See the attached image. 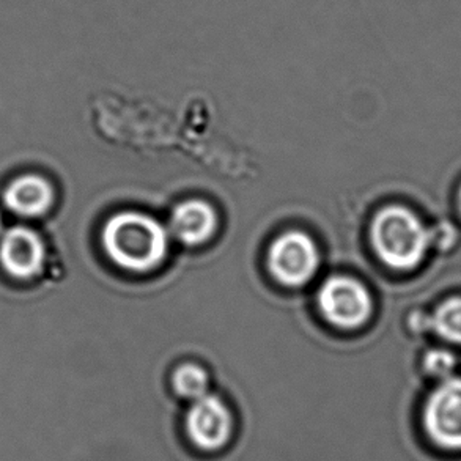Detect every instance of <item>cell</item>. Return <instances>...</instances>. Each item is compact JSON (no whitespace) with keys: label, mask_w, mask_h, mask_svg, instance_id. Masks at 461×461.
<instances>
[{"label":"cell","mask_w":461,"mask_h":461,"mask_svg":"<svg viewBox=\"0 0 461 461\" xmlns=\"http://www.w3.org/2000/svg\"><path fill=\"white\" fill-rule=\"evenodd\" d=\"M318 263L317 246L303 231H288L271 244L269 271L287 287H301L311 281L317 273Z\"/></svg>","instance_id":"6"},{"label":"cell","mask_w":461,"mask_h":461,"mask_svg":"<svg viewBox=\"0 0 461 461\" xmlns=\"http://www.w3.org/2000/svg\"><path fill=\"white\" fill-rule=\"evenodd\" d=\"M425 435L438 449L461 452V376H450L429 395L422 412Z\"/></svg>","instance_id":"3"},{"label":"cell","mask_w":461,"mask_h":461,"mask_svg":"<svg viewBox=\"0 0 461 461\" xmlns=\"http://www.w3.org/2000/svg\"><path fill=\"white\" fill-rule=\"evenodd\" d=\"M376 256L389 268L411 271L424 262L431 248V230L416 212L391 205L376 212L370 229Z\"/></svg>","instance_id":"2"},{"label":"cell","mask_w":461,"mask_h":461,"mask_svg":"<svg viewBox=\"0 0 461 461\" xmlns=\"http://www.w3.org/2000/svg\"><path fill=\"white\" fill-rule=\"evenodd\" d=\"M218 216L212 205L202 200H186L175 208L170 218V231L187 246H199L214 235Z\"/></svg>","instance_id":"9"},{"label":"cell","mask_w":461,"mask_h":461,"mask_svg":"<svg viewBox=\"0 0 461 461\" xmlns=\"http://www.w3.org/2000/svg\"><path fill=\"white\" fill-rule=\"evenodd\" d=\"M103 244L107 256L117 267L145 273L164 262L167 256L168 235L151 216L123 212L107 221Z\"/></svg>","instance_id":"1"},{"label":"cell","mask_w":461,"mask_h":461,"mask_svg":"<svg viewBox=\"0 0 461 461\" xmlns=\"http://www.w3.org/2000/svg\"><path fill=\"white\" fill-rule=\"evenodd\" d=\"M430 328L446 342L461 345V296H452L438 306Z\"/></svg>","instance_id":"10"},{"label":"cell","mask_w":461,"mask_h":461,"mask_svg":"<svg viewBox=\"0 0 461 461\" xmlns=\"http://www.w3.org/2000/svg\"><path fill=\"white\" fill-rule=\"evenodd\" d=\"M456 229L450 224H441L437 230L431 231V244L438 248L447 249L452 244L456 243Z\"/></svg>","instance_id":"13"},{"label":"cell","mask_w":461,"mask_h":461,"mask_svg":"<svg viewBox=\"0 0 461 461\" xmlns=\"http://www.w3.org/2000/svg\"><path fill=\"white\" fill-rule=\"evenodd\" d=\"M172 384L180 397L194 402L208 393V375L195 364H185L176 368Z\"/></svg>","instance_id":"11"},{"label":"cell","mask_w":461,"mask_h":461,"mask_svg":"<svg viewBox=\"0 0 461 461\" xmlns=\"http://www.w3.org/2000/svg\"><path fill=\"white\" fill-rule=\"evenodd\" d=\"M2 233H4V224H2V218H0V237H2Z\"/></svg>","instance_id":"15"},{"label":"cell","mask_w":461,"mask_h":461,"mask_svg":"<svg viewBox=\"0 0 461 461\" xmlns=\"http://www.w3.org/2000/svg\"><path fill=\"white\" fill-rule=\"evenodd\" d=\"M46 249L37 231L24 225L13 227L0 237V265L8 276L29 281L41 273Z\"/></svg>","instance_id":"7"},{"label":"cell","mask_w":461,"mask_h":461,"mask_svg":"<svg viewBox=\"0 0 461 461\" xmlns=\"http://www.w3.org/2000/svg\"><path fill=\"white\" fill-rule=\"evenodd\" d=\"M318 306L324 318L340 330H356L372 315V296L361 282L334 276L318 292Z\"/></svg>","instance_id":"5"},{"label":"cell","mask_w":461,"mask_h":461,"mask_svg":"<svg viewBox=\"0 0 461 461\" xmlns=\"http://www.w3.org/2000/svg\"><path fill=\"white\" fill-rule=\"evenodd\" d=\"M56 199L50 181L37 174L21 175L6 186L4 203L23 218H37L50 210Z\"/></svg>","instance_id":"8"},{"label":"cell","mask_w":461,"mask_h":461,"mask_svg":"<svg viewBox=\"0 0 461 461\" xmlns=\"http://www.w3.org/2000/svg\"><path fill=\"white\" fill-rule=\"evenodd\" d=\"M458 212H460L461 214V187H460V191H458Z\"/></svg>","instance_id":"14"},{"label":"cell","mask_w":461,"mask_h":461,"mask_svg":"<svg viewBox=\"0 0 461 461\" xmlns=\"http://www.w3.org/2000/svg\"><path fill=\"white\" fill-rule=\"evenodd\" d=\"M185 430L195 449L216 454L231 443L235 435V419L222 400L206 393L199 400H194L186 412Z\"/></svg>","instance_id":"4"},{"label":"cell","mask_w":461,"mask_h":461,"mask_svg":"<svg viewBox=\"0 0 461 461\" xmlns=\"http://www.w3.org/2000/svg\"><path fill=\"white\" fill-rule=\"evenodd\" d=\"M424 368L427 374L438 380H447L454 376L456 368V356L449 349H430L424 356Z\"/></svg>","instance_id":"12"}]
</instances>
